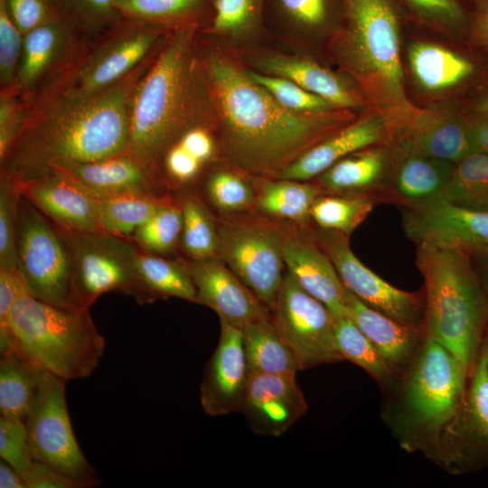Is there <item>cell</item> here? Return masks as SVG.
Masks as SVG:
<instances>
[{
  "label": "cell",
  "mask_w": 488,
  "mask_h": 488,
  "mask_svg": "<svg viewBox=\"0 0 488 488\" xmlns=\"http://www.w3.org/2000/svg\"><path fill=\"white\" fill-rule=\"evenodd\" d=\"M137 67L113 86L90 95L51 90L32 111L1 160V176L19 186L73 164L128 151L129 99Z\"/></svg>",
  "instance_id": "obj_1"
},
{
  "label": "cell",
  "mask_w": 488,
  "mask_h": 488,
  "mask_svg": "<svg viewBox=\"0 0 488 488\" xmlns=\"http://www.w3.org/2000/svg\"><path fill=\"white\" fill-rule=\"evenodd\" d=\"M210 72L221 111L226 156L259 179H277L343 121L329 111L303 113L284 107L223 59H212Z\"/></svg>",
  "instance_id": "obj_2"
},
{
  "label": "cell",
  "mask_w": 488,
  "mask_h": 488,
  "mask_svg": "<svg viewBox=\"0 0 488 488\" xmlns=\"http://www.w3.org/2000/svg\"><path fill=\"white\" fill-rule=\"evenodd\" d=\"M467 376L455 356L427 335L409 367L380 391L381 420L403 450L432 458L459 408Z\"/></svg>",
  "instance_id": "obj_3"
},
{
  "label": "cell",
  "mask_w": 488,
  "mask_h": 488,
  "mask_svg": "<svg viewBox=\"0 0 488 488\" xmlns=\"http://www.w3.org/2000/svg\"><path fill=\"white\" fill-rule=\"evenodd\" d=\"M195 24L179 26L129 99L128 153L153 168L193 127L199 88L192 56Z\"/></svg>",
  "instance_id": "obj_4"
},
{
  "label": "cell",
  "mask_w": 488,
  "mask_h": 488,
  "mask_svg": "<svg viewBox=\"0 0 488 488\" xmlns=\"http://www.w3.org/2000/svg\"><path fill=\"white\" fill-rule=\"evenodd\" d=\"M417 266L424 278V331L469 374L488 331V301L466 250L418 242Z\"/></svg>",
  "instance_id": "obj_5"
},
{
  "label": "cell",
  "mask_w": 488,
  "mask_h": 488,
  "mask_svg": "<svg viewBox=\"0 0 488 488\" xmlns=\"http://www.w3.org/2000/svg\"><path fill=\"white\" fill-rule=\"evenodd\" d=\"M10 348L68 381L92 374L106 342L89 309L61 308L24 292L14 303L6 332L0 336V352Z\"/></svg>",
  "instance_id": "obj_6"
},
{
  "label": "cell",
  "mask_w": 488,
  "mask_h": 488,
  "mask_svg": "<svg viewBox=\"0 0 488 488\" xmlns=\"http://www.w3.org/2000/svg\"><path fill=\"white\" fill-rule=\"evenodd\" d=\"M343 52L373 99L397 111L391 126L413 108L405 94L400 31L406 11L398 0H342Z\"/></svg>",
  "instance_id": "obj_7"
},
{
  "label": "cell",
  "mask_w": 488,
  "mask_h": 488,
  "mask_svg": "<svg viewBox=\"0 0 488 488\" xmlns=\"http://www.w3.org/2000/svg\"><path fill=\"white\" fill-rule=\"evenodd\" d=\"M18 271L35 298L70 310L79 305L71 256L61 229L20 193L17 208Z\"/></svg>",
  "instance_id": "obj_8"
},
{
  "label": "cell",
  "mask_w": 488,
  "mask_h": 488,
  "mask_svg": "<svg viewBox=\"0 0 488 488\" xmlns=\"http://www.w3.org/2000/svg\"><path fill=\"white\" fill-rule=\"evenodd\" d=\"M217 223L218 257L271 311L285 276L284 222L255 211Z\"/></svg>",
  "instance_id": "obj_9"
},
{
  "label": "cell",
  "mask_w": 488,
  "mask_h": 488,
  "mask_svg": "<svg viewBox=\"0 0 488 488\" xmlns=\"http://www.w3.org/2000/svg\"><path fill=\"white\" fill-rule=\"evenodd\" d=\"M59 227V226H58ZM71 256L76 296L81 308L102 294L118 290L140 303L151 302L136 270L138 248L106 232H75L59 227Z\"/></svg>",
  "instance_id": "obj_10"
},
{
  "label": "cell",
  "mask_w": 488,
  "mask_h": 488,
  "mask_svg": "<svg viewBox=\"0 0 488 488\" xmlns=\"http://www.w3.org/2000/svg\"><path fill=\"white\" fill-rule=\"evenodd\" d=\"M430 461L455 475L488 468V331L459 408Z\"/></svg>",
  "instance_id": "obj_11"
},
{
  "label": "cell",
  "mask_w": 488,
  "mask_h": 488,
  "mask_svg": "<svg viewBox=\"0 0 488 488\" xmlns=\"http://www.w3.org/2000/svg\"><path fill=\"white\" fill-rule=\"evenodd\" d=\"M66 380L45 371L25 419L31 457L74 479L97 478L75 437L66 403Z\"/></svg>",
  "instance_id": "obj_12"
},
{
  "label": "cell",
  "mask_w": 488,
  "mask_h": 488,
  "mask_svg": "<svg viewBox=\"0 0 488 488\" xmlns=\"http://www.w3.org/2000/svg\"><path fill=\"white\" fill-rule=\"evenodd\" d=\"M270 314L300 370L344 361L336 346L332 313L287 272Z\"/></svg>",
  "instance_id": "obj_13"
},
{
  "label": "cell",
  "mask_w": 488,
  "mask_h": 488,
  "mask_svg": "<svg viewBox=\"0 0 488 488\" xmlns=\"http://www.w3.org/2000/svg\"><path fill=\"white\" fill-rule=\"evenodd\" d=\"M314 237L331 259L343 286L368 306L401 323L424 330V291L399 289L367 267L352 252L349 236L314 229Z\"/></svg>",
  "instance_id": "obj_14"
},
{
  "label": "cell",
  "mask_w": 488,
  "mask_h": 488,
  "mask_svg": "<svg viewBox=\"0 0 488 488\" xmlns=\"http://www.w3.org/2000/svg\"><path fill=\"white\" fill-rule=\"evenodd\" d=\"M158 27L129 20L127 26L70 69L52 90L90 95L113 86L138 67L156 41Z\"/></svg>",
  "instance_id": "obj_15"
},
{
  "label": "cell",
  "mask_w": 488,
  "mask_h": 488,
  "mask_svg": "<svg viewBox=\"0 0 488 488\" xmlns=\"http://www.w3.org/2000/svg\"><path fill=\"white\" fill-rule=\"evenodd\" d=\"M283 258L287 273L306 293L333 316H347V289L312 227L284 223Z\"/></svg>",
  "instance_id": "obj_16"
},
{
  "label": "cell",
  "mask_w": 488,
  "mask_h": 488,
  "mask_svg": "<svg viewBox=\"0 0 488 488\" xmlns=\"http://www.w3.org/2000/svg\"><path fill=\"white\" fill-rule=\"evenodd\" d=\"M404 229L417 243L427 241L460 248L470 254H488V211L438 200L408 209Z\"/></svg>",
  "instance_id": "obj_17"
},
{
  "label": "cell",
  "mask_w": 488,
  "mask_h": 488,
  "mask_svg": "<svg viewBox=\"0 0 488 488\" xmlns=\"http://www.w3.org/2000/svg\"><path fill=\"white\" fill-rule=\"evenodd\" d=\"M220 321L219 343L200 386L202 407L211 417L241 412L250 375L241 330Z\"/></svg>",
  "instance_id": "obj_18"
},
{
  "label": "cell",
  "mask_w": 488,
  "mask_h": 488,
  "mask_svg": "<svg viewBox=\"0 0 488 488\" xmlns=\"http://www.w3.org/2000/svg\"><path fill=\"white\" fill-rule=\"evenodd\" d=\"M307 409L295 373L250 372L241 412L256 434L279 436Z\"/></svg>",
  "instance_id": "obj_19"
},
{
  "label": "cell",
  "mask_w": 488,
  "mask_h": 488,
  "mask_svg": "<svg viewBox=\"0 0 488 488\" xmlns=\"http://www.w3.org/2000/svg\"><path fill=\"white\" fill-rule=\"evenodd\" d=\"M194 284L198 304L215 311L230 324L242 329L271 316L268 308L217 256L186 265Z\"/></svg>",
  "instance_id": "obj_20"
},
{
  "label": "cell",
  "mask_w": 488,
  "mask_h": 488,
  "mask_svg": "<svg viewBox=\"0 0 488 488\" xmlns=\"http://www.w3.org/2000/svg\"><path fill=\"white\" fill-rule=\"evenodd\" d=\"M17 188L57 226L75 232L101 231L99 198L68 174L54 171Z\"/></svg>",
  "instance_id": "obj_21"
},
{
  "label": "cell",
  "mask_w": 488,
  "mask_h": 488,
  "mask_svg": "<svg viewBox=\"0 0 488 488\" xmlns=\"http://www.w3.org/2000/svg\"><path fill=\"white\" fill-rule=\"evenodd\" d=\"M412 113L391 135L397 152L455 164L474 153L468 118L443 112Z\"/></svg>",
  "instance_id": "obj_22"
},
{
  "label": "cell",
  "mask_w": 488,
  "mask_h": 488,
  "mask_svg": "<svg viewBox=\"0 0 488 488\" xmlns=\"http://www.w3.org/2000/svg\"><path fill=\"white\" fill-rule=\"evenodd\" d=\"M389 140L387 118L380 114L367 116L338 129L288 165L277 177L297 181L316 178L339 160L362 149Z\"/></svg>",
  "instance_id": "obj_23"
},
{
  "label": "cell",
  "mask_w": 488,
  "mask_h": 488,
  "mask_svg": "<svg viewBox=\"0 0 488 488\" xmlns=\"http://www.w3.org/2000/svg\"><path fill=\"white\" fill-rule=\"evenodd\" d=\"M346 303L347 317L371 342L395 377L401 375L421 350L425 331L368 306L348 289Z\"/></svg>",
  "instance_id": "obj_24"
},
{
  "label": "cell",
  "mask_w": 488,
  "mask_h": 488,
  "mask_svg": "<svg viewBox=\"0 0 488 488\" xmlns=\"http://www.w3.org/2000/svg\"><path fill=\"white\" fill-rule=\"evenodd\" d=\"M396 156L395 147L371 146L339 160L314 183L320 194H364L381 201Z\"/></svg>",
  "instance_id": "obj_25"
},
{
  "label": "cell",
  "mask_w": 488,
  "mask_h": 488,
  "mask_svg": "<svg viewBox=\"0 0 488 488\" xmlns=\"http://www.w3.org/2000/svg\"><path fill=\"white\" fill-rule=\"evenodd\" d=\"M73 24L62 16L23 35L15 81L17 92L32 94L65 61L74 44Z\"/></svg>",
  "instance_id": "obj_26"
},
{
  "label": "cell",
  "mask_w": 488,
  "mask_h": 488,
  "mask_svg": "<svg viewBox=\"0 0 488 488\" xmlns=\"http://www.w3.org/2000/svg\"><path fill=\"white\" fill-rule=\"evenodd\" d=\"M396 155L381 201L394 202L408 209L438 201L451 177L455 163L418 154L396 151Z\"/></svg>",
  "instance_id": "obj_27"
},
{
  "label": "cell",
  "mask_w": 488,
  "mask_h": 488,
  "mask_svg": "<svg viewBox=\"0 0 488 488\" xmlns=\"http://www.w3.org/2000/svg\"><path fill=\"white\" fill-rule=\"evenodd\" d=\"M152 168L128 152L106 159L60 168L97 197L157 192ZM54 172V171H53Z\"/></svg>",
  "instance_id": "obj_28"
},
{
  "label": "cell",
  "mask_w": 488,
  "mask_h": 488,
  "mask_svg": "<svg viewBox=\"0 0 488 488\" xmlns=\"http://www.w3.org/2000/svg\"><path fill=\"white\" fill-rule=\"evenodd\" d=\"M256 188L255 211L284 223L311 227L312 204L320 195L314 183L289 179H262Z\"/></svg>",
  "instance_id": "obj_29"
},
{
  "label": "cell",
  "mask_w": 488,
  "mask_h": 488,
  "mask_svg": "<svg viewBox=\"0 0 488 488\" xmlns=\"http://www.w3.org/2000/svg\"><path fill=\"white\" fill-rule=\"evenodd\" d=\"M0 354V415L25 421L45 371L14 348Z\"/></svg>",
  "instance_id": "obj_30"
},
{
  "label": "cell",
  "mask_w": 488,
  "mask_h": 488,
  "mask_svg": "<svg viewBox=\"0 0 488 488\" xmlns=\"http://www.w3.org/2000/svg\"><path fill=\"white\" fill-rule=\"evenodd\" d=\"M408 57L415 79L429 91L455 87L468 79L474 70L469 60L434 43H413Z\"/></svg>",
  "instance_id": "obj_31"
},
{
  "label": "cell",
  "mask_w": 488,
  "mask_h": 488,
  "mask_svg": "<svg viewBox=\"0 0 488 488\" xmlns=\"http://www.w3.org/2000/svg\"><path fill=\"white\" fill-rule=\"evenodd\" d=\"M250 372L296 373L298 361L271 316L240 329Z\"/></svg>",
  "instance_id": "obj_32"
},
{
  "label": "cell",
  "mask_w": 488,
  "mask_h": 488,
  "mask_svg": "<svg viewBox=\"0 0 488 488\" xmlns=\"http://www.w3.org/2000/svg\"><path fill=\"white\" fill-rule=\"evenodd\" d=\"M267 71L292 80L305 90L319 96L334 107L354 108L358 99L333 73L308 60L275 57L265 63Z\"/></svg>",
  "instance_id": "obj_33"
},
{
  "label": "cell",
  "mask_w": 488,
  "mask_h": 488,
  "mask_svg": "<svg viewBox=\"0 0 488 488\" xmlns=\"http://www.w3.org/2000/svg\"><path fill=\"white\" fill-rule=\"evenodd\" d=\"M136 270L151 302L174 296L198 303L194 284L184 264L138 249Z\"/></svg>",
  "instance_id": "obj_34"
},
{
  "label": "cell",
  "mask_w": 488,
  "mask_h": 488,
  "mask_svg": "<svg viewBox=\"0 0 488 488\" xmlns=\"http://www.w3.org/2000/svg\"><path fill=\"white\" fill-rule=\"evenodd\" d=\"M172 197L152 192L123 193L100 198V230L128 239Z\"/></svg>",
  "instance_id": "obj_35"
},
{
  "label": "cell",
  "mask_w": 488,
  "mask_h": 488,
  "mask_svg": "<svg viewBox=\"0 0 488 488\" xmlns=\"http://www.w3.org/2000/svg\"><path fill=\"white\" fill-rule=\"evenodd\" d=\"M211 6L212 0H116L120 16L159 26L195 24Z\"/></svg>",
  "instance_id": "obj_36"
},
{
  "label": "cell",
  "mask_w": 488,
  "mask_h": 488,
  "mask_svg": "<svg viewBox=\"0 0 488 488\" xmlns=\"http://www.w3.org/2000/svg\"><path fill=\"white\" fill-rule=\"evenodd\" d=\"M336 346L344 361H349L368 373L380 391L389 387L396 377L374 345L347 316H333Z\"/></svg>",
  "instance_id": "obj_37"
},
{
  "label": "cell",
  "mask_w": 488,
  "mask_h": 488,
  "mask_svg": "<svg viewBox=\"0 0 488 488\" xmlns=\"http://www.w3.org/2000/svg\"><path fill=\"white\" fill-rule=\"evenodd\" d=\"M183 226L180 243L192 260L218 256V223L203 202L189 193L180 199Z\"/></svg>",
  "instance_id": "obj_38"
},
{
  "label": "cell",
  "mask_w": 488,
  "mask_h": 488,
  "mask_svg": "<svg viewBox=\"0 0 488 488\" xmlns=\"http://www.w3.org/2000/svg\"><path fill=\"white\" fill-rule=\"evenodd\" d=\"M439 200L488 211V154L473 153L455 163Z\"/></svg>",
  "instance_id": "obj_39"
},
{
  "label": "cell",
  "mask_w": 488,
  "mask_h": 488,
  "mask_svg": "<svg viewBox=\"0 0 488 488\" xmlns=\"http://www.w3.org/2000/svg\"><path fill=\"white\" fill-rule=\"evenodd\" d=\"M377 200L364 194H320L310 215L317 228L350 236L368 217Z\"/></svg>",
  "instance_id": "obj_40"
},
{
  "label": "cell",
  "mask_w": 488,
  "mask_h": 488,
  "mask_svg": "<svg viewBox=\"0 0 488 488\" xmlns=\"http://www.w3.org/2000/svg\"><path fill=\"white\" fill-rule=\"evenodd\" d=\"M182 226L180 202L171 198L138 227L130 239L142 251L163 255L174 249Z\"/></svg>",
  "instance_id": "obj_41"
},
{
  "label": "cell",
  "mask_w": 488,
  "mask_h": 488,
  "mask_svg": "<svg viewBox=\"0 0 488 488\" xmlns=\"http://www.w3.org/2000/svg\"><path fill=\"white\" fill-rule=\"evenodd\" d=\"M282 20L298 28L321 30L343 20L342 0H265Z\"/></svg>",
  "instance_id": "obj_42"
},
{
  "label": "cell",
  "mask_w": 488,
  "mask_h": 488,
  "mask_svg": "<svg viewBox=\"0 0 488 488\" xmlns=\"http://www.w3.org/2000/svg\"><path fill=\"white\" fill-rule=\"evenodd\" d=\"M211 204L226 216L255 211L256 187L236 173L220 170L205 185Z\"/></svg>",
  "instance_id": "obj_43"
},
{
  "label": "cell",
  "mask_w": 488,
  "mask_h": 488,
  "mask_svg": "<svg viewBox=\"0 0 488 488\" xmlns=\"http://www.w3.org/2000/svg\"><path fill=\"white\" fill-rule=\"evenodd\" d=\"M265 0H212L211 27L218 33L242 35L260 23Z\"/></svg>",
  "instance_id": "obj_44"
},
{
  "label": "cell",
  "mask_w": 488,
  "mask_h": 488,
  "mask_svg": "<svg viewBox=\"0 0 488 488\" xmlns=\"http://www.w3.org/2000/svg\"><path fill=\"white\" fill-rule=\"evenodd\" d=\"M406 13L431 26L460 31L473 19L464 0H398Z\"/></svg>",
  "instance_id": "obj_45"
},
{
  "label": "cell",
  "mask_w": 488,
  "mask_h": 488,
  "mask_svg": "<svg viewBox=\"0 0 488 488\" xmlns=\"http://www.w3.org/2000/svg\"><path fill=\"white\" fill-rule=\"evenodd\" d=\"M247 74L251 80L268 91L281 105L291 110L303 113H323L334 108L328 100L305 90L290 80L253 71H249Z\"/></svg>",
  "instance_id": "obj_46"
},
{
  "label": "cell",
  "mask_w": 488,
  "mask_h": 488,
  "mask_svg": "<svg viewBox=\"0 0 488 488\" xmlns=\"http://www.w3.org/2000/svg\"><path fill=\"white\" fill-rule=\"evenodd\" d=\"M20 192L10 179L0 181V269L17 271L16 226Z\"/></svg>",
  "instance_id": "obj_47"
},
{
  "label": "cell",
  "mask_w": 488,
  "mask_h": 488,
  "mask_svg": "<svg viewBox=\"0 0 488 488\" xmlns=\"http://www.w3.org/2000/svg\"><path fill=\"white\" fill-rule=\"evenodd\" d=\"M23 34L11 19L4 0H0V81L2 90L15 89Z\"/></svg>",
  "instance_id": "obj_48"
},
{
  "label": "cell",
  "mask_w": 488,
  "mask_h": 488,
  "mask_svg": "<svg viewBox=\"0 0 488 488\" xmlns=\"http://www.w3.org/2000/svg\"><path fill=\"white\" fill-rule=\"evenodd\" d=\"M0 457L22 475L31 467L25 421L0 416Z\"/></svg>",
  "instance_id": "obj_49"
},
{
  "label": "cell",
  "mask_w": 488,
  "mask_h": 488,
  "mask_svg": "<svg viewBox=\"0 0 488 488\" xmlns=\"http://www.w3.org/2000/svg\"><path fill=\"white\" fill-rule=\"evenodd\" d=\"M4 2L11 19L23 35L44 23L65 16L60 0H4Z\"/></svg>",
  "instance_id": "obj_50"
},
{
  "label": "cell",
  "mask_w": 488,
  "mask_h": 488,
  "mask_svg": "<svg viewBox=\"0 0 488 488\" xmlns=\"http://www.w3.org/2000/svg\"><path fill=\"white\" fill-rule=\"evenodd\" d=\"M60 4L70 22L88 28L112 23L120 16L116 0H60Z\"/></svg>",
  "instance_id": "obj_51"
},
{
  "label": "cell",
  "mask_w": 488,
  "mask_h": 488,
  "mask_svg": "<svg viewBox=\"0 0 488 488\" xmlns=\"http://www.w3.org/2000/svg\"><path fill=\"white\" fill-rule=\"evenodd\" d=\"M15 89L1 91L0 98V161L8 153L22 130L28 110L17 98Z\"/></svg>",
  "instance_id": "obj_52"
},
{
  "label": "cell",
  "mask_w": 488,
  "mask_h": 488,
  "mask_svg": "<svg viewBox=\"0 0 488 488\" xmlns=\"http://www.w3.org/2000/svg\"><path fill=\"white\" fill-rule=\"evenodd\" d=\"M23 477L26 488H91L100 483L99 478L74 479L36 462H33Z\"/></svg>",
  "instance_id": "obj_53"
},
{
  "label": "cell",
  "mask_w": 488,
  "mask_h": 488,
  "mask_svg": "<svg viewBox=\"0 0 488 488\" xmlns=\"http://www.w3.org/2000/svg\"><path fill=\"white\" fill-rule=\"evenodd\" d=\"M164 164L169 177L178 183L192 181L202 165L200 160L177 142L165 153Z\"/></svg>",
  "instance_id": "obj_54"
},
{
  "label": "cell",
  "mask_w": 488,
  "mask_h": 488,
  "mask_svg": "<svg viewBox=\"0 0 488 488\" xmlns=\"http://www.w3.org/2000/svg\"><path fill=\"white\" fill-rule=\"evenodd\" d=\"M24 292L28 290L18 270L0 269V336L6 332L14 303Z\"/></svg>",
  "instance_id": "obj_55"
},
{
  "label": "cell",
  "mask_w": 488,
  "mask_h": 488,
  "mask_svg": "<svg viewBox=\"0 0 488 488\" xmlns=\"http://www.w3.org/2000/svg\"><path fill=\"white\" fill-rule=\"evenodd\" d=\"M176 142L202 164L212 156L215 149L211 135L199 127L186 130Z\"/></svg>",
  "instance_id": "obj_56"
},
{
  "label": "cell",
  "mask_w": 488,
  "mask_h": 488,
  "mask_svg": "<svg viewBox=\"0 0 488 488\" xmlns=\"http://www.w3.org/2000/svg\"><path fill=\"white\" fill-rule=\"evenodd\" d=\"M474 153L488 154V115L468 118Z\"/></svg>",
  "instance_id": "obj_57"
},
{
  "label": "cell",
  "mask_w": 488,
  "mask_h": 488,
  "mask_svg": "<svg viewBox=\"0 0 488 488\" xmlns=\"http://www.w3.org/2000/svg\"><path fill=\"white\" fill-rule=\"evenodd\" d=\"M474 2L473 19L474 32L488 50V0H472Z\"/></svg>",
  "instance_id": "obj_58"
},
{
  "label": "cell",
  "mask_w": 488,
  "mask_h": 488,
  "mask_svg": "<svg viewBox=\"0 0 488 488\" xmlns=\"http://www.w3.org/2000/svg\"><path fill=\"white\" fill-rule=\"evenodd\" d=\"M1 488H26L23 475L5 461L0 462Z\"/></svg>",
  "instance_id": "obj_59"
},
{
  "label": "cell",
  "mask_w": 488,
  "mask_h": 488,
  "mask_svg": "<svg viewBox=\"0 0 488 488\" xmlns=\"http://www.w3.org/2000/svg\"><path fill=\"white\" fill-rule=\"evenodd\" d=\"M473 110L474 115H488V85L476 98Z\"/></svg>",
  "instance_id": "obj_60"
},
{
  "label": "cell",
  "mask_w": 488,
  "mask_h": 488,
  "mask_svg": "<svg viewBox=\"0 0 488 488\" xmlns=\"http://www.w3.org/2000/svg\"><path fill=\"white\" fill-rule=\"evenodd\" d=\"M481 281H482V284H483V289L487 297V301H488V277L485 280L481 279Z\"/></svg>",
  "instance_id": "obj_61"
}]
</instances>
